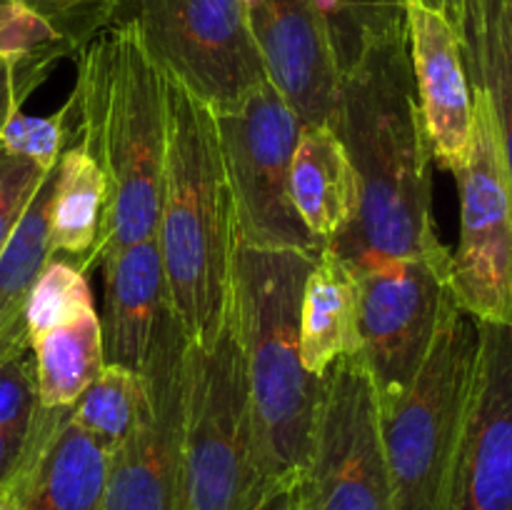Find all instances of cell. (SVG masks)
Masks as SVG:
<instances>
[{
	"label": "cell",
	"instance_id": "1",
	"mask_svg": "<svg viewBox=\"0 0 512 510\" xmlns=\"http://www.w3.org/2000/svg\"><path fill=\"white\" fill-rule=\"evenodd\" d=\"M333 130L360 185V210L328 245L350 268L448 253L433 223V153L415 93L408 30L340 75Z\"/></svg>",
	"mask_w": 512,
	"mask_h": 510
},
{
	"label": "cell",
	"instance_id": "2",
	"mask_svg": "<svg viewBox=\"0 0 512 510\" xmlns=\"http://www.w3.org/2000/svg\"><path fill=\"white\" fill-rule=\"evenodd\" d=\"M80 143L105 175V208L85 270L155 238L163 203L168 98L165 73L130 23H113L78 53L70 93Z\"/></svg>",
	"mask_w": 512,
	"mask_h": 510
},
{
	"label": "cell",
	"instance_id": "3",
	"mask_svg": "<svg viewBox=\"0 0 512 510\" xmlns=\"http://www.w3.org/2000/svg\"><path fill=\"white\" fill-rule=\"evenodd\" d=\"M315 255L238 243L228 315L243 350L260 480L305 478L320 378L300 360V303Z\"/></svg>",
	"mask_w": 512,
	"mask_h": 510
},
{
	"label": "cell",
	"instance_id": "4",
	"mask_svg": "<svg viewBox=\"0 0 512 510\" xmlns=\"http://www.w3.org/2000/svg\"><path fill=\"white\" fill-rule=\"evenodd\" d=\"M168 145L158 238L168 300L190 343L218 338L228 320L235 238L233 195L215 113L165 75Z\"/></svg>",
	"mask_w": 512,
	"mask_h": 510
},
{
	"label": "cell",
	"instance_id": "5",
	"mask_svg": "<svg viewBox=\"0 0 512 510\" xmlns=\"http://www.w3.org/2000/svg\"><path fill=\"white\" fill-rule=\"evenodd\" d=\"M478 320L448 295L408 388L378 400L393 510H445L478 365Z\"/></svg>",
	"mask_w": 512,
	"mask_h": 510
},
{
	"label": "cell",
	"instance_id": "6",
	"mask_svg": "<svg viewBox=\"0 0 512 510\" xmlns=\"http://www.w3.org/2000/svg\"><path fill=\"white\" fill-rule=\"evenodd\" d=\"M260 480L243 350L230 315L218 338L185 353L180 510H250Z\"/></svg>",
	"mask_w": 512,
	"mask_h": 510
},
{
	"label": "cell",
	"instance_id": "7",
	"mask_svg": "<svg viewBox=\"0 0 512 510\" xmlns=\"http://www.w3.org/2000/svg\"><path fill=\"white\" fill-rule=\"evenodd\" d=\"M215 123L238 243L318 255L325 245L305 228L290 193L293 155L303 125L283 95L268 80L235 108L215 113Z\"/></svg>",
	"mask_w": 512,
	"mask_h": 510
},
{
	"label": "cell",
	"instance_id": "8",
	"mask_svg": "<svg viewBox=\"0 0 512 510\" xmlns=\"http://www.w3.org/2000/svg\"><path fill=\"white\" fill-rule=\"evenodd\" d=\"M113 23H130L168 78L213 113L268 83L240 0H123Z\"/></svg>",
	"mask_w": 512,
	"mask_h": 510
},
{
	"label": "cell",
	"instance_id": "9",
	"mask_svg": "<svg viewBox=\"0 0 512 510\" xmlns=\"http://www.w3.org/2000/svg\"><path fill=\"white\" fill-rule=\"evenodd\" d=\"M460 240L450 253V293L478 323H512V183L493 108L473 88V143L455 173Z\"/></svg>",
	"mask_w": 512,
	"mask_h": 510
},
{
	"label": "cell",
	"instance_id": "10",
	"mask_svg": "<svg viewBox=\"0 0 512 510\" xmlns=\"http://www.w3.org/2000/svg\"><path fill=\"white\" fill-rule=\"evenodd\" d=\"M188 343L173 305L165 300L140 370L143 413L128 438L110 453L100 510H180Z\"/></svg>",
	"mask_w": 512,
	"mask_h": 510
},
{
	"label": "cell",
	"instance_id": "11",
	"mask_svg": "<svg viewBox=\"0 0 512 510\" xmlns=\"http://www.w3.org/2000/svg\"><path fill=\"white\" fill-rule=\"evenodd\" d=\"M305 485L318 510H393L378 393L360 355L320 375Z\"/></svg>",
	"mask_w": 512,
	"mask_h": 510
},
{
	"label": "cell",
	"instance_id": "12",
	"mask_svg": "<svg viewBox=\"0 0 512 510\" xmlns=\"http://www.w3.org/2000/svg\"><path fill=\"white\" fill-rule=\"evenodd\" d=\"M358 285L360 360L378 400L408 388L450 295V250L350 268Z\"/></svg>",
	"mask_w": 512,
	"mask_h": 510
},
{
	"label": "cell",
	"instance_id": "13",
	"mask_svg": "<svg viewBox=\"0 0 512 510\" xmlns=\"http://www.w3.org/2000/svg\"><path fill=\"white\" fill-rule=\"evenodd\" d=\"M468 418L445 510H512V323H478Z\"/></svg>",
	"mask_w": 512,
	"mask_h": 510
},
{
	"label": "cell",
	"instance_id": "14",
	"mask_svg": "<svg viewBox=\"0 0 512 510\" xmlns=\"http://www.w3.org/2000/svg\"><path fill=\"white\" fill-rule=\"evenodd\" d=\"M265 75L303 128H333L340 73L310 0H240Z\"/></svg>",
	"mask_w": 512,
	"mask_h": 510
},
{
	"label": "cell",
	"instance_id": "15",
	"mask_svg": "<svg viewBox=\"0 0 512 510\" xmlns=\"http://www.w3.org/2000/svg\"><path fill=\"white\" fill-rule=\"evenodd\" d=\"M405 28L430 153L440 168L455 175L473 143V88L458 33L445 10L420 0H405Z\"/></svg>",
	"mask_w": 512,
	"mask_h": 510
},
{
	"label": "cell",
	"instance_id": "16",
	"mask_svg": "<svg viewBox=\"0 0 512 510\" xmlns=\"http://www.w3.org/2000/svg\"><path fill=\"white\" fill-rule=\"evenodd\" d=\"M110 453L70 418V408L40 405L13 483L18 510H100Z\"/></svg>",
	"mask_w": 512,
	"mask_h": 510
},
{
	"label": "cell",
	"instance_id": "17",
	"mask_svg": "<svg viewBox=\"0 0 512 510\" xmlns=\"http://www.w3.org/2000/svg\"><path fill=\"white\" fill-rule=\"evenodd\" d=\"M105 283V363L140 373L148 358L155 320L168 300L158 238L128 245L100 263Z\"/></svg>",
	"mask_w": 512,
	"mask_h": 510
},
{
	"label": "cell",
	"instance_id": "18",
	"mask_svg": "<svg viewBox=\"0 0 512 510\" xmlns=\"http://www.w3.org/2000/svg\"><path fill=\"white\" fill-rule=\"evenodd\" d=\"M290 193L305 228L328 248L345 235L360 210V185L350 155L333 128L300 130L290 173Z\"/></svg>",
	"mask_w": 512,
	"mask_h": 510
},
{
	"label": "cell",
	"instance_id": "19",
	"mask_svg": "<svg viewBox=\"0 0 512 510\" xmlns=\"http://www.w3.org/2000/svg\"><path fill=\"white\" fill-rule=\"evenodd\" d=\"M358 285L350 265L335 250L315 255L300 303V360L323 375L335 360L360 355Z\"/></svg>",
	"mask_w": 512,
	"mask_h": 510
},
{
	"label": "cell",
	"instance_id": "20",
	"mask_svg": "<svg viewBox=\"0 0 512 510\" xmlns=\"http://www.w3.org/2000/svg\"><path fill=\"white\" fill-rule=\"evenodd\" d=\"M448 18L458 33L470 88L490 100L512 183V0H463Z\"/></svg>",
	"mask_w": 512,
	"mask_h": 510
},
{
	"label": "cell",
	"instance_id": "21",
	"mask_svg": "<svg viewBox=\"0 0 512 510\" xmlns=\"http://www.w3.org/2000/svg\"><path fill=\"white\" fill-rule=\"evenodd\" d=\"M55 165L43 175L38 190L25 205L23 215L0 250V340L23 348H30L25 305L35 280L53 258L50 210H53L55 193Z\"/></svg>",
	"mask_w": 512,
	"mask_h": 510
},
{
	"label": "cell",
	"instance_id": "22",
	"mask_svg": "<svg viewBox=\"0 0 512 510\" xmlns=\"http://www.w3.org/2000/svg\"><path fill=\"white\" fill-rule=\"evenodd\" d=\"M105 208V175L80 138L70 143L55 165L50 210V250L85 270L100 233ZM88 273V270H85Z\"/></svg>",
	"mask_w": 512,
	"mask_h": 510
},
{
	"label": "cell",
	"instance_id": "23",
	"mask_svg": "<svg viewBox=\"0 0 512 510\" xmlns=\"http://www.w3.org/2000/svg\"><path fill=\"white\" fill-rule=\"evenodd\" d=\"M43 408H70L105 365L103 325L95 310L30 343Z\"/></svg>",
	"mask_w": 512,
	"mask_h": 510
},
{
	"label": "cell",
	"instance_id": "24",
	"mask_svg": "<svg viewBox=\"0 0 512 510\" xmlns=\"http://www.w3.org/2000/svg\"><path fill=\"white\" fill-rule=\"evenodd\" d=\"M328 33L338 73L345 75L370 48L405 33V0H310Z\"/></svg>",
	"mask_w": 512,
	"mask_h": 510
},
{
	"label": "cell",
	"instance_id": "25",
	"mask_svg": "<svg viewBox=\"0 0 512 510\" xmlns=\"http://www.w3.org/2000/svg\"><path fill=\"white\" fill-rule=\"evenodd\" d=\"M143 405V375L105 363L98 378L70 405V418L115 450L135 428Z\"/></svg>",
	"mask_w": 512,
	"mask_h": 510
},
{
	"label": "cell",
	"instance_id": "26",
	"mask_svg": "<svg viewBox=\"0 0 512 510\" xmlns=\"http://www.w3.org/2000/svg\"><path fill=\"white\" fill-rule=\"evenodd\" d=\"M0 58L15 65L25 93H33L55 63L75 58L63 38L20 0H0Z\"/></svg>",
	"mask_w": 512,
	"mask_h": 510
},
{
	"label": "cell",
	"instance_id": "27",
	"mask_svg": "<svg viewBox=\"0 0 512 510\" xmlns=\"http://www.w3.org/2000/svg\"><path fill=\"white\" fill-rule=\"evenodd\" d=\"M88 310H95L88 273L73 260L53 255L40 278L35 280L28 305H25L28 343H33L48 330L80 318Z\"/></svg>",
	"mask_w": 512,
	"mask_h": 510
},
{
	"label": "cell",
	"instance_id": "28",
	"mask_svg": "<svg viewBox=\"0 0 512 510\" xmlns=\"http://www.w3.org/2000/svg\"><path fill=\"white\" fill-rule=\"evenodd\" d=\"M73 135H78V118H75V105L70 98L63 108L43 118L15 110L5 128L0 130L5 148L33 160L43 170H50L58 163L63 150L75 143Z\"/></svg>",
	"mask_w": 512,
	"mask_h": 510
},
{
	"label": "cell",
	"instance_id": "29",
	"mask_svg": "<svg viewBox=\"0 0 512 510\" xmlns=\"http://www.w3.org/2000/svg\"><path fill=\"white\" fill-rule=\"evenodd\" d=\"M38 13L75 55L98 33L110 28L123 0H20Z\"/></svg>",
	"mask_w": 512,
	"mask_h": 510
},
{
	"label": "cell",
	"instance_id": "30",
	"mask_svg": "<svg viewBox=\"0 0 512 510\" xmlns=\"http://www.w3.org/2000/svg\"><path fill=\"white\" fill-rule=\"evenodd\" d=\"M38 408L33 350L25 348L0 363V428L28 433Z\"/></svg>",
	"mask_w": 512,
	"mask_h": 510
},
{
	"label": "cell",
	"instance_id": "31",
	"mask_svg": "<svg viewBox=\"0 0 512 510\" xmlns=\"http://www.w3.org/2000/svg\"><path fill=\"white\" fill-rule=\"evenodd\" d=\"M45 173L48 170L23 155H15L0 140V250H3L8 235L13 233L15 223L23 215L25 205L30 203Z\"/></svg>",
	"mask_w": 512,
	"mask_h": 510
},
{
	"label": "cell",
	"instance_id": "32",
	"mask_svg": "<svg viewBox=\"0 0 512 510\" xmlns=\"http://www.w3.org/2000/svg\"><path fill=\"white\" fill-rule=\"evenodd\" d=\"M28 433H15V430L0 428V490L10 488L15 478H18L20 465H23L25 458Z\"/></svg>",
	"mask_w": 512,
	"mask_h": 510
},
{
	"label": "cell",
	"instance_id": "33",
	"mask_svg": "<svg viewBox=\"0 0 512 510\" xmlns=\"http://www.w3.org/2000/svg\"><path fill=\"white\" fill-rule=\"evenodd\" d=\"M25 100H28V93L20 85L15 65L10 60L0 58V130L5 128V123H8L15 110L23 108Z\"/></svg>",
	"mask_w": 512,
	"mask_h": 510
},
{
	"label": "cell",
	"instance_id": "34",
	"mask_svg": "<svg viewBox=\"0 0 512 510\" xmlns=\"http://www.w3.org/2000/svg\"><path fill=\"white\" fill-rule=\"evenodd\" d=\"M300 488H303V478L270 483L250 510H298Z\"/></svg>",
	"mask_w": 512,
	"mask_h": 510
},
{
	"label": "cell",
	"instance_id": "35",
	"mask_svg": "<svg viewBox=\"0 0 512 510\" xmlns=\"http://www.w3.org/2000/svg\"><path fill=\"white\" fill-rule=\"evenodd\" d=\"M0 510H18V493H15V485L0 490Z\"/></svg>",
	"mask_w": 512,
	"mask_h": 510
},
{
	"label": "cell",
	"instance_id": "36",
	"mask_svg": "<svg viewBox=\"0 0 512 510\" xmlns=\"http://www.w3.org/2000/svg\"><path fill=\"white\" fill-rule=\"evenodd\" d=\"M20 350H25L23 345H13V343H5V340H0V363H5L10 355L20 353Z\"/></svg>",
	"mask_w": 512,
	"mask_h": 510
},
{
	"label": "cell",
	"instance_id": "37",
	"mask_svg": "<svg viewBox=\"0 0 512 510\" xmlns=\"http://www.w3.org/2000/svg\"><path fill=\"white\" fill-rule=\"evenodd\" d=\"M298 510H318V508H315L313 498H310L308 485H305V478H303V488H300V505H298Z\"/></svg>",
	"mask_w": 512,
	"mask_h": 510
},
{
	"label": "cell",
	"instance_id": "38",
	"mask_svg": "<svg viewBox=\"0 0 512 510\" xmlns=\"http://www.w3.org/2000/svg\"><path fill=\"white\" fill-rule=\"evenodd\" d=\"M423 5H428V8H438V10H445V0H420Z\"/></svg>",
	"mask_w": 512,
	"mask_h": 510
},
{
	"label": "cell",
	"instance_id": "39",
	"mask_svg": "<svg viewBox=\"0 0 512 510\" xmlns=\"http://www.w3.org/2000/svg\"><path fill=\"white\" fill-rule=\"evenodd\" d=\"M460 3H463V0H445V13H448V15H450V13H453V10H455V8H458V5H460Z\"/></svg>",
	"mask_w": 512,
	"mask_h": 510
}]
</instances>
